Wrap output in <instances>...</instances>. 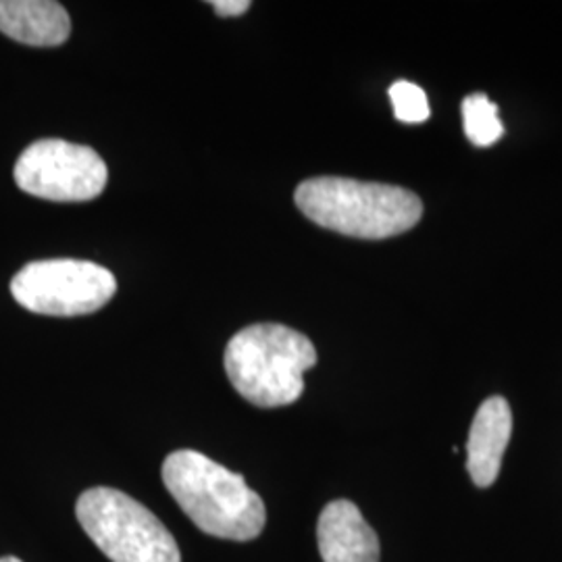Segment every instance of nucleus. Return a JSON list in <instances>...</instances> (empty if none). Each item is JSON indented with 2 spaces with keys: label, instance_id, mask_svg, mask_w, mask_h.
<instances>
[{
  "label": "nucleus",
  "instance_id": "nucleus-5",
  "mask_svg": "<svg viewBox=\"0 0 562 562\" xmlns=\"http://www.w3.org/2000/svg\"><path fill=\"white\" fill-rule=\"evenodd\" d=\"M115 292L117 280L109 269L76 259L30 262L11 281V294L23 308L48 317L97 313Z\"/></svg>",
  "mask_w": 562,
  "mask_h": 562
},
{
  "label": "nucleus",
  "instance_id": "nucleus-12",
  "mask_svg": "<svg viewBox=\"0 0 562 562\" xmlns=\"http://www.w3.org/2000/svg\"><path fill=\"white\" fill-rule=\"evenodd\" d=\"M211 7L222 18H238L250 9L248 0H211Z\"/></svg>",
  "mask_w": 562,
  "mask_h": 562
},
{
  "label": "nucleus",
  "instance_id": "nucleus-7",
  "mask_svg": "<svg viewBox=\"0 0 562 562\" xmlns=\"http://www.w3.org/2000/svg\"><path fill=\"white\" fill-rule=\"evenodd\" d=\"M323 562H380V540L357 504L334 501L317 522Z\"/></svg>",
  "mask_w": 562,
  "mask_h": 562
},
{
  "label": "nucleus",
  "instance_id": "nucleus-8",
  "mask_svg": "<svg viewBox=\"0 0 562 562\" xmlns=\"http://www.w3.org/2000/svg\"><path fill=\"white\" fill-rule=\"evenodd\" d=\"M513 434V413L503 396L483 402L467 440V469L475 485L490 487L498 480L506 446Z\"/></svg>",
  "mask_w": 562,
  "mask_h": 562
},
{
  "label": "nucleus",
  "instance_id": "nucleus-2",
  "mask_svg": "<svg viewBox=\"0 0 562 562\" xmlns=\"http://www.w3.org/2000/svg\"><path fill=\"white\" fill-rule=\"evenodd\" d=\"M294 201L311 222L362 240H383L404 234L423 215L422 199L411 190L348 178L302 181Z\"/></svg>",
  "mask_w": 562,
  "mask_h": 562
},
{
  "label": "nucleus",
  "instance_id": "nucleus-1",
  "mask_svg": "<svg viewBox=\"0 0 562 562\" xmlns=\"http://www.w3.org/2000/svg\"><path fill=\"white\" fill-rule=\"evenodd\" d=\"M162 483L192 522L213 538L250 542L267 522L261 496L240 473L196 450L171 452L162 462Z\"/></svg>",
  "mask_w": 562,
  "mask_h": 562
},
{
  "label": "nucleus",
  "instance_id": "nucleus-4",
  "mask_svg": "<svg viewBox=\"0 0 562 562\" xmlns=\"http://www.w3.org/2000/svg\"><path fill=\"white\" fill-rule=\"evenodd\" d=\"M76 515L109 561L181 562L180 548L169 529L120 490H86L76 504Z\"/></svg>",
  "mask_w": 562,
  "mask_h": 562
},
{
  "label": "nucleus",
  "instance_id": "nucleus-10",
  "mask_svg": "<svg viewBox=\"0 0 562 562\" xmlns=\"http://www.w3.org/2000/svg\"><path fill=\"white\" fill-rule=\"evenodd\" d=\"M462 121L467 138L475 146H492L503 138L504 125L498 115V106L483 92L469 94L462 101Z\"/></svg>",
  "mask_w": 562,
  "mask_h": 562
},
{
  "label": "nucleus",
  "instance_id": "nucleus-3",
  "mask_svg": "<svg viewBox=\"0 0 562 562\" xmlns=\"http://www.w3.org/2000/svg\"><path fill=\"white\" fill-rule=\"evenodd\" d=\"M317 350L304 334L280 323H257L238 331L225 348L223 367L244 401L278 408L299 401L304 373Z\"/></svg>",
  "mask_w": 562,
  "mask_h": 562
},
{
  "label": "nucleus",
  "instance_id": "nucleus-6",
  "mask_svg": "<svg viewBox=\"0 0 562 562\" xmlns=\"http://www.w3.org/2000/svg\"><path fill=\"white\" fill-rule=\"evenodd\" d=\"M106 180V165L94 148L57 138L30 144L15 162L20 190L44 201H92Z\"/></svg>",
  "mask_w": 562,
  "mask_h": 562
},
{
  "label": "nucleus",
  "instance_id": "nucleus-9",
  "mask_svg": "<svg viewBox=\"0 0 562 562\" xmlns=\"http://www.w3.org/2000/svg\"><path fill=\"white\" fill-rule=\"evenodd\" d=\"M0 32L27 46H60L71 34V20L53 0H0Z\"/></svg>",
  "mask_w": 562,
  "mask_h": 562
},
{
  "label": "nucleus",
  "instance_id": "nucleus-13",
  "mask_svg": "<svg viewBox=\"0 0 562 562\" xmlns=\"http://www.w3.org/2000/svg\"><path fill=\"white\" fill-rule=\"evenodd\" d=\"M0 562H21L20 559H15V557H2Z\"/></svg>",
  "mask_w": 562,
  "mask_h": 562
},
{
  "label": "nucleus",
  "instance_id": "nucleus-11",
  "mask_svg": "<svg viewBox=\"0 0 562 562\" xmlns=\"http://www.w3.org/2000/svg\"><path fill=\"white\" fill-rule=\"evenodd\" d=\"M390 101L394 106V115L402 123H423L431 117L429 101L417 83L413 81H396L390 88Z\"/></svg>",
  "mask_w": 562,
  "mask_h": 562
}]
</instances>
